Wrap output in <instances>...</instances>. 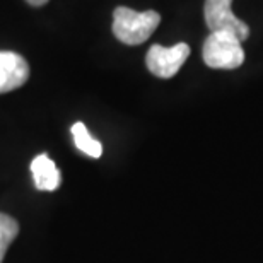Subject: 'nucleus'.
<instances>
[{
    "label": "nucleus",
    "instance_id": "f257e3e1",
    "mask_svg": "<svg viewBox=\"0 0 263 263\" xmlns=\"http://www.w3.org/2000/svg\"><path fill=\"white\" fill-rule=\"evenodd\" d=\"M161 23L156 10L137 12L128 7H117L113 12V34L125 45H142L151 38Z\"/></svg>",
    "mask_w": 263,
    "mask_h": 263
},
{
    "label": "nucleus",
    "instance_id": "f03ea898",
    "mask_svg": "<svg viewBox=\"0 0 263 263\" xmlns=\"http://www.w3.org/2000/svg\"><path fill=\"white\" fill-rule=\"evenodd\" d=\"M202 57L210 68H224V70L238 68L245 62L241 41L231 33H210L203 43Z\"/></svg>",
    "mask_w": 263,
    "mask_h": 263
},
{
    "label": "nucleus",
    "instance_id": "7ed1b4c3",
    "mask_svg": "<svg viewBox=\"0 0 263 263\" xmlns=\"http://www.w3.org/2000/svg\"><path fill=\"white\" fill-rule=\"evenodd\" d=\"M233 0H205L203 15L210 33H231L239 41L248 40L250 28L231 10Z\"/></svg>",
    "mask_w": 263,
    "mask_h": 263
},
{
    "label": "nucleus",
    "instance_id": "20e7f679",
    "mask_svg": "<svg viewBox=\"0 0 263 263\" xmlns=\"http://www.w3.org/2000/svg\"><path fill=\"white\" fill-rule=\"evenodd\" d=\"M188 55H190V46L186 43H178L175 46H161L152 45L151 50L147 51L145 64L151 73L161 79H171L175 77L181 65L185 64Z\"/></svg>",
    "mask_w": 263,
    "mask_h": 263
},
{
    "label": "nucleus",
    "instance_id": "39448f33",
    "mask_svg": "<svg viewBox=\"0 0 263 263\" xmlns=\"http://www.w3.org/2000/svg\"><path fill=\"white\" fill-rule=\"evenodd\" d=\"M29 79V65L14 51H0V94L21 87Z\"/></svg>",
    "mask_w": 263,
    "mask_h": 263
},
{
    "label": "nucleus",
    "instance_id": "423d86ee",
    "mask_svg": "<svg viewBox=\"0 0 263 263\" xmlns=\"http://www.w3.org/2000/svg\"><path fill=\"white\" fill-rule=\"evenodd\" d=\"M34 186L41 192H55L62 183V175L59 167L46 154L36 156L31 162Z\"/></svg>",
    "mask_w": 263,
    "mask_h": 263
},
{
    "label": "nucleus",
    "instance_id": "0eeeda50",
    "mask_svg": "<svg viewBox=\"0 0 263 263\" xmlns=\"http://www.w3.org/2000/svg\"><path fill=\"white\" fill-rule=\"evenodd\" d=\"M72 137H73V144L81 152H84L89 157H101L103 154V145L101 142L96 140L94 137L89 134L87 127L82 122H77L72 125Z\"/></svg>",
    "mask_w": 263,
    "mask_h": 263
},
{
    "label": "nucleus",
    "instance_id": "6e6552de",
    "mask_svg": "<svg viewBox=\"0 0 263 263\" xmlns=\"http://www.w3.org/2000/svg\"><path fill=\"white\" fill-rule=\"evenodd\" d=\"M19 234V224L14 217L0 212V263L4 261L10 243Z\"/></svg>",
    "mask_w": 263,
    "mask_h": 263
},
{
    "label": "nucleus",
    "instance_id": "1a4fd4ad",
    "mask_svg": "<svg viewBox=\"0 0 263 263\" xmlns=\"http://www.w3.org/2000/svg\"><path fill=\"white\" fill-rule=\"evenodd\" d=\"M26 2L31 4V5H34V7H41V5L48 4V0H26Z\"/></svg>",
    "mask_w": 263,
    "mask_h": 263
}]
</instances>
